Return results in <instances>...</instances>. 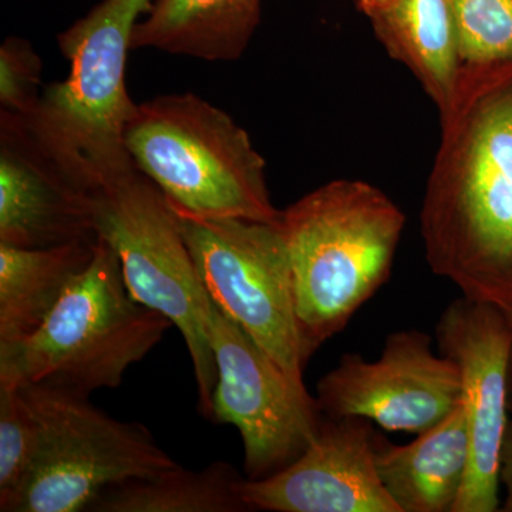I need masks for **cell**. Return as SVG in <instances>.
<instances>
[{
    "label": "cell",
    "instance_id": "obj_1",
    "mask_svg": "<svg viewBox=\"0 0 512 512\" xmlns=\"http://www.w3.org/2000/svg\"><path fill=\"white\" fill-rule=\"evenodd\" d=\"M440 126L420 214L427 264L512 315V63L461 69Z\"/></svg>",
    "mask_w": 512,
    "mask_h": 512
},
{
    "label": "cell",
    "instance_id": "obj_2",
    "mask_svg": "<svg viewBox=\"0 0 512 512\" xmlns=\"http://www.w3.org/2000/svg\"><path fill=\"white\" fill-rule=\"evenodd\" d=\"M406 217L382 190L336 180L282 211L306 359L389 279Z\"/></svg>",
    "mask_w": 512,
    "mask_h": 512
},
{
    "label": "cell",
    "instance_id": "obj_3",
    "mask_svg": "<svg viewBox=\"0 0 512 512\" xmlns=\"http://www.w3.org/2000/svg\"><path fill=\"white\" fill-rule=\"evenodd\" d=\"M150 5L103 0L64 30L59 47L69 76L46 86L35 113L22 117L92 194L137 170L126 147V128L137 109L127 92L126 62L138 16Z\"/></svg>",
    "mask_w": 512,
    "mask_h": 512
},
{
    "label": "cell",
    "instance_id": "obj_4",
    "mask_svg": "<svg viewBox=\"0 0 512 512\" xmlns=\"http://www.w3.org/2000/svg\"><path fill=\"white\" fill-rule=\"evenodd\" d=\"M173 326L128 292L120 259L97 239L89 265L67 286L35 335L0 348V384H45L90 396L116 389Z\"/></svg>",
    "mask_w": 512,
    "mask_h": 512
},
{
    "label": "cell",
    "instance_id": "obj_5",
    "mask_svg": "<svg viewBox=\"0 0 512 512\" xmlns=\"http://www.w3.org/2000/svg\"><path fill=\"white\" fill-rule=\"evenodd\" d=\"M126 147L140 173L177 214L205 220L281 221L265 180V160L247 131L192 93L137 104Z\"/></svg>",
    "mask_w": 512,
    "mask_h": 512
},
{
    "label": "cell",
    "instance_id": "obj_6",
    "mask_svg": "<svg viewBox=\"0 0 512 512\" xmlns=\"http://www.w3.org/2000/svg\"><path fill=\"white\" fill-rule=\"evenodd\" d=\"M93 202L97 235L119 256L130 295L167 316L183 335L197 380L198 409L210 419L218 380L208 332L212 301L177 214L138 170L94 192Z\"/></svg>",
    "mask_w": 512,
    "mask_h": 512
},
{
    "label": "cell",
    "instance_id": "obj_7",
    "mask_svg": "<svg viewBox=\"0 0 512 512\" xmlns=\"http://www.w3.org/2000/svg\"><path fill=\"white\" fill-rule=\"evenodd\" d=\"M39 426V447L10 512L89 510L107 488L181 467L140 423L113 419L89 396L20 386Z\"/></svg>",
    "mask_w": 512,
    "mask_h": 512
},
{
    "label": "cell",
    "instance_id": "obj_8",
    "mask_svg": "<svg viewBox=\"0 0 512 512\" xmlns=\"http://www.w3.org/2000/svg\"><path fill=\"white\" fill-rule=\"evenodd\" d=\"M177 217L211 301L292 382L306 387L303 373L309 360L296 318L291 259L281 221Z\"/></svg>",
    "mask_w": 512,
    "mask_h": 512
},
{
    "label": "cell",
    "instance_id": "obj_9",
    "mask_svg": "<svg viewBox=\"0 0 512 512\" xmlns=\"http://www.w3.org/2000/svg\"><path fill=\"white\" fill-rule=\"evenodd\" d=\"M208 332L218 372L210 419L239 430L248 480L274 476L318 436L323 414L316 397L214 302Z\"/></svg>",
    "mask_w": 512,
    "mask_h": 512
},
{
    "label": "cell",
    "instance_id": "obj_10",
    "mask_svg": "<svg viewBox=\"0 0 512 512\" xmlns=\"http://www.w3.org/2000/svg\"><path fill=\"white\" fill-rule=\"evenodd\" d=\"M323 416L363 417L387 431L420 434L446 419L461 402L453 360L437 355L433 339L409 329L387 336L373 362L348 353L319 380Z\"/></svg>",
    "mask_w": 512,
    "mask_h": 512
},
{
    "label": "cell",
    "instance_id": "obj_11",
    "mask_svg": "<svg viewBox=\"0 0 512 512\" xmlns=\"http://www.w3.org/2000/svg\"><path fill=\"white\" fill-rule=\"evenodd\" d=\"M436 340L458 367L470 437L466 483L453 512L500 511L501 448L511 416L510 322L497 306L461 296L441 313Z\"/></svg>",
    "mask_w": 512,
    "mask_h": 512
},
{
    "label": "cell",
    "instance_id": "obj_12",
    "mask_svg": "<svg viewBox=\"0 0 512 512\" xmlns=\"http://www.w3.org/2000/svg\"><path fill=\"white\" fill-rule=\"evenodd\" d=\"M97 239L92 192L22 117L0 111V242L39 249Z\"/></svg>",
    "mask_w": 512,
    "mask_h": 512
},
{
    "label": "cell",
    "instance_id": "obj_13",
    "mask_svg": "<svg viewBox=\"0 0 512 512\" xmlns=\"http://www.w3.org/2000/svg\"><path fill=\"white\" fill-rule=\"evenodd\" d=\"M372 421L323 416L318 436L295 463L274 476L248 480L249 511L400 512L377 473Z\"/></svg>",
    "mask_w": 512,
    "mask_h": 512
},
{
    "label": "cell",
    "instance_id": "obj_14",
    "mask_svg": "<svg viewBox=\"0 0 512 512\" xmlns=\"http://www.w3.org/2000/svg\"><path fill=\"white\" fill-rule=\"evenodd\" d=\"M377 473L400 512H453L470 463L463 400L446 419L406 446L373 437Z\"/></svg>",
    "mask_w": 512,
    "mask_h": 512
},
{
    "label": "cell",
    "instance_id": "obj_15",
    "mask_svg": "<svg viewBox=\"0 0 512 512\" xmlns=\"http://www.w3.org/2000/svg\"><path fill=\"white\" fill-rule=\"evenodd\" d=\"M362 12L387 53L414 74L439 113H446L461 74L450 0H383Z\"/></svg>",
    "mask_w": 512,
    "mask_h": 512
},
{
    "label": "cell",
    "instance_id": "obj_16",
    "mask_svg": "<svg viewBox=\"0 0 512 512\" xmlns=\"http://www.w3.org/2000/svg\"><path fill=\"white\" fill-rule=\"evenodd\" d=\"M131 50L156 49L207 62H232L258 28L261 0H151Z\"/></svg>",
    "mask_w": 512,
    "mask_h": 512
},
{
    "label": "cell",
    "instance_id": "obj_17",
    "mask_svg": "<svg viewBox=\"0 0 512 512\" xmlns=\"http://www.w3.org/2000/svg\"><path fill=\"white\" fill-rule=\"evenodd\" d=\"M96 242L39 249L0 242V348L20 345L42 328L92 261Z\"/></svg>",
    "mask_w": 512,
    "mask_h": 512
},
{
    "label": "cell",
    "instance_id": "obj_18",
    "mask_svg": "<svg viewBox=\"0 0 512 512\" xmlns=\"http://www.w3.org/2000/svg\"><path fill=\"white\" fill-rule=\"evenodd\" d=\"M245 478L231 464L215 461L202 470L183 467L107 488L90 512H245Z\"/></svg>",
    "mask_w": 512,
    "mask_h": 512
},
{
    "label": "cell",
    "instance_id": "obj_19",
    "mask_svg": "<svg viewBox=\"0 0 512 512\" xmlns=\"http://www.w3.org/2000/svg\"><path fill=\"white\" fill-rule=\"evenodd\" d=\"M461 69L512 63V0H450Z\"/></svg>",
    "mask_w": 512,
    "mask_h": 512
},
{
    "label": "cell",
    "instance_id": "obj_20",
    "mask_svg": "<svg viewBox=\"0 0 512 512\" xmlns=\"http://www.w3.org/2000/svg\"><path fill=\"white\" fill-rule=\"evenodd\" d=\"M39 447V426L20 386L0 384V511L10 512Z\"/></svg>",
    "mask_w": 512,
    "mask_h": 512
},
{
    "label": "cell",
    "instance_id": "obj_21",
    "mask_svg": "<svg viewBox=\"0 0 512 512\" xmlns=\"http://www.w3.org/2000/svg\"><path fill=\"white\" fill-rule=\"evenodd\" d=\"M42 60L28 40L9 37L0 47V109L29 117L39 106Z\"/></svg>",
    "mask_w": 512,
    "mask_h": 512
},
{
    "label": "cell",
    "instance_id": "obj_22",
    "mask_svg": "<svg viewBox=\"0 0 512 512\" xmlns=\"http://www.w3.org/2000/svg\"><path fill=\"white\" fill-rule=\"evenodd\" d=\"M500 483L504 488V503L500 511L512 512V419L508 421L501 448Z\"/></svg>",
    "mask_w": 512,
    "mask_h": 512
},
{
    "label": "cell",
    "instance_id": "obj_23",
    "mask_svg": "<svg viewBox=\"0 0 512 512\" xmlns=\"http://www.w3.org/2000/svg\"><path fill=\"white\" fill-rule=\"evenodd\" d=\"M507 318L511 326L510 365H508V409H510L512 416V315H507Z\"/></svg>",
    "mask_w": 512,
    "mask_h": 512
},
{
    "label": "cell",
    "instance_id": "obj_24",
    "mask_svg": "<svg viewBox=\"0 0 512 512\" xmlns=\"http://www.w3.org/2000/svg\"><path fill=\"white\" fill-rule=\"evenodd\" d=\"M383 2V0H357L359 3L360 10H365L370 8V6H375L377 3Z\"/></svg>",
    "mask_w": 512,
    "mask_h": 512
}]
</instances>
